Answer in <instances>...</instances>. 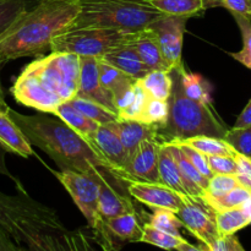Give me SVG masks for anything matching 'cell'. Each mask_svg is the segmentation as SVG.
<instances>
[{
    "instance_id": "obj_1",
    "label": "cell",
    "mask_w": 251,
    "mask_h": 251,
    "mask_svg": "<svg viewBox=\"0 0 251 251\" xmlns=\"http://www.w3.org/2000/svg\"><path fill=\"white\" fill-rule=\"evenodd\" d=\"M10 114L29 142L46 152L61 171L87 174L108 171L119 180L130 181L127 176L110 163L85 135L69 126L60 118H51L48 113L25 115L14 109H10Z\"/></svg>"
},
{
    "instance_id": "obj_2",
    "label": "cell",
    "mask_w": 251,
    "mask_h": 251,
    "mask_svg": "<svg viewBox=\"0 0 251 251\" xmlns=\"http://www.w3.org/2000/svg\"><path fill=\"white\" fill-rule=\"evenodd\" d=\"M78 11V0H41L0 34V65L50 51L51 41L69 29Z\"/></svg>"
},
{
    "instance_id": "obj_3",
    "label": "cell",
    "mask_w": 251,
    "mask_h": 251,
    "mask_svg": "<svg viewBox=\"0 0 251 251\" xmlns=\"http://www.w3.org/2000/svg\"><path fill=\"white\" fill-rule=\"evenodd\" d=\"M0 205L4 212V228L20 249L76 250L85 249L71 234L55 213L32 200L25 189L11 196L0 193Z\"/></svg>"
},
{
    "instance_id": "obj_4",
    "label": "cell",
    "mask_w": 251,
    "mask_h": 251,
    "mask_svg": "<svg viewBox=\"0 0 251 251\" xmlns=\"http://www.w3.org/2000/svg\"><path fill=\"white\" fill-rule=\"evenodd\" d=\"M172 75L173 90L169 98V118L166 126L158 130L161 141H181L201 135L225 139L229 129L217 115L212 103L206 104L189 98L183 91L178 69H174Z\"/></svg>"
},
{
    "instance_id": "obj_5",
    "label": "cell",
    "mask_w": 251,
    "mask_h": 251,
    "mask_svg": "<svg viewBox=\"0 0 251 251\" xmlns=\"http://www.w3.org/2000/svg\"><path fill=\"white\" fill-rule=\"evenodd\" d=\"M80 11L70 28L102 27L135 33L162 16L149 0H78Z\"/></svg>"
},
{
    "instance_id": "obj_6",
    "label": "cell",
    "mask_w": 251,
    "mask_h": 251,
    "mask_svg": "<svg viewBox=\"0 0 251 251\" xmlns=\"http://www.w3.org/2000/svg\"><path fill=\"white\" fill-rule=\"evenodd\" d=\"M53 172L61 185L70 194L75 205L80 208L82 215L87 220L88 226L95 230L97 234L98 243L103 249H113L112 234L108 229L105 221L103 220L98 208L100 202V179L105 174H112L108 171H102L98 174L80 173L74 171H60Z\"/></svg>"
},
{
    "instance_id": "obj_7",
    "label": "cell",
    "mask_w": 251,
    "mask_h": 251,
    "mask_svg": "<svg viewBox=\"0 0 251 251\" xmlns=\"http://www.w3.org/2000/svg\"><path fill=\"white\" fill-rule=\"evenodd\" d=\"M135 33L102 27L70 28L51 41L50 51H66L78 56L102 58L108 51L131 43Z\"/></svg>"
},
{
    "instance_id": "obj_8",
    "label": "cell",
    "mask_w": 251,
    "mask_h": 251,
    "mask_svg": "<svg viewBox=\"0 0 251 251\" xmlns=\"http://www.w3.org/2000/svg\"><path fill=\"white\" fill-rule=\"evenodd\" d=\"M81 60L80 56L66 51H50L36 59L22 71L36 76L49 91L64 100L75 97L78 90Z\"/></svg>"
},
{
    "instance_id": "obj_9",
    "label": "cell",
    "mask_w": 251,
    "mask_h": 251,
    "mask_svg": "<svg viewBox=\"0 0 251 251\" xmlns=\"http://www.w3.org/2000/svg\"><path fill=\"white\" fill-rule=\"evenodd\" d=\"M176 213L183 227L202 244H210L220 237L215 210L201 198L184 195L183 203Z\"/></svg>"
},
{
    "instance_id": "obj_10",
    "label": "cell",
    "mask_w": 251,
    "mask_h": 251,
    "mask_svg": "<svg viewBox=\"0 0 251 251\" xmlns=\"http://www.w3.org/2000/svg\"><path fill=\"white\" fill-rule=\"evenodd\" d=\"M10 92L20 104L48 114H53L55 108L65 102L58 95L49 91L36 76L25 71H21L17 76Z\"/></svg>"
},
{
    "instance_id": "obj_11",
    "label": "cell",
    "mask_w": 251,
    "mask_h": 251,
    "mask_svg": "<svg viewBox=\"0 0 251 251\" xmlns=\"http://www.w3.org/2000/svg\"><path fill=\"white\" fill-rule=\"evenodd\" d=\"M188 17L162 15L151 25L158 37L159 46L167 63L176 69L183 64V41Z\"/></svg>"
},
{
    "instance_id": "obj_12",
    "label": "cell",
    "mask_w": 251,
    "mask_h": 251,
    "mask_svg": "<svg viewBox=\"0 0 251 251\" xmlns=\"http://www.w3.org/2000/svg\"><path fill=\"white\" fill-rule=\"evenodd\" d=\"M127 193L139 202L151 208H164L173 212L180 208L184 195L169 186L161 183H150V181L130 180L127 183Z\"/></svg>"
},
{
    "instance_id": "obj_13",
    "label": "cell",
    "mask_w": 251,
    "mask_h": 251,
    "mask_svg": "<svg viewBox=\"0 0 251 251\" xmlns=\"http://www.w3.org/2000/svg\"><path fill=\"white\" fill-rule=\"evenodd\" d=\"M161 145L159 139L145 140L130 154L125 164V171L131 180L159 183L158 159Z\"/></svg>"
},
{
    "instance_id": "obj_14",
    "label": "cell",
    "mask_w": 251,
    "mask_h": 251,
    "mask_svg": "<svg viewBox=\"0 0 251 251\" xmlns=\"http://www.w3.org/2000/svg\"><path fill=\"white\" fill-rule=\"evenodd\" d=\"M81 69L76 96L87 98L118 114L112 93L103 87L100 77V60L95 56H80ZM119 115V114H118Z\"/></svg>"
},
{
    "instance_id": "obj_15",
    "label": "cell",
    "mask_w": 251,
    "mask_h": 251,
    "mask_svg": "<svg viewBox=\"0 0 251 251\" xmlns=\"http://www.w3.org/2000/svg\"><path fill=\"white\" fill-rule=\"evenodd\" d=\"M11 108L7 105L0 82V146L7 152L24 158L33 156L32 144L27 139L21 127L16 124L10 114Z\"/></svg>"
},
{
    "instance_id": "obj_16",
    "label": "cell",
    "mask_w": 251,
    "mask_h": 251,
    "mask_svg": "<svg viewBox=\"0 0 251 251\" xmlns=\"http://www.w3.org/2000/svg\"><path fill=\"white\" fill-rule=\"evenodd\" d=\"M86 137L110 163L114 164L120 172H123L131 180L129 174L125 171V164L129 158V154L114 130L110 129L108 125H100L95 131L86 135Z\"/></svg>"
},
{
    "instance_id": "obj_17",
    "label": "cell",
    "mask_w": 251,
    "mask_h": 251,
    "mask_svg": "<svg viewBox=\"0 0 251 251\" xmlns=\"http://www.w3.org/2000/svg\"><path fill=\"white\" fill-rule=\"evenodd\" d=\"M130 44L136 49L142 63L147 66L150 71L173 70L171 65L167 63L166 59H164L161 46H159L158 37H157V33L151 26L136 32L134 39H132Z\"/></svg>"
},
{
    "instance_id": "obj_18",
    "label": "cell",
    "mask_w": 251,
    "mask_h": 251,
    "mask_svg": "<svg viewBox=\"0 0 251 251\" xmlns=\"http://www.w3.org/2000/svg\"><path fill=\"white\" fill-rule=\"evenodd\" d=\"M114 130L122 140L127 154H131L140 144L149 139H159L158 127L140 120L119 119L105 124Z\"/></svg>"
},
{
    "instance_id": "obj_19",
    "label": "cell",
    "mask_w": 251,
    "mask_h": 251,
    "mask_svg": "<svg viewBox=\"0 0 251 251\" xmlns=\"http://www.w3.org/2000/svg\"><path fill=\"white\" fill-rule=\"evenodd\" d=\"M109 178H115V176L108 173L100 179L98 208L103 220L105 221L108 218L118 217L125 213L136 212L132 201L126 195L120 193L118 189H115V186L109 181Z\"/></svg>"
},
{
    "instance_id": "obj_20",
    "label": "cell",
    "mask_w": 251,
    "mask_h": 251,
    "mask_svg": "<svg viewBox=\"0 0 251 251\" xmlns=\"http://www.w3.org/2000/svg\"><path fill=\"white\" fill-rule=\"evenodd\" d=\"M98 59L119 69L120 71L131 76L135 80H140L150 71L147 66L142 63L136 49L130 43L113 49V50L104 54L102 58Z\"/></svg>"
},
{
    "instance_id": "obj_21",
    "label": "cell",
    "mask_w": 251,
    "mask_h": 251,
    "mask_svg": "<svg viewBox=\"0 0 251 251\" xmlns=\"http://www.w3.org/2000/svg\"><path fill=\"white\" fill-rule=\"evenodd\" d=\"M158 173L159 183L174 189L180 194H188L183 179H181L178 162L174 156L173 147L169 142H162L161 149H159Z\"/></svg>"
},
{
    "instance_id": "obj_22",
    "label": "cell",
    "mask_w": 251,
    "mask_h": 251,
    "mask_svg": "<svg viewBox=\"0 0 251 251\" xmlns=\"http://www.w3.org/2000/svg\"><path fill=\"white\" fill-rule=\"evenodd\" d=\"M173 147L174 156H176V162H178L179 169H180L181 179H183V183L185 185L186 191H188V195L194 196V198H201L205 191V189L207 188L208 184V178H206L190 161H189L188 157L184 154V152L181 151L180 147L178 145H176L174 142H169Z\"/></svg>"
},
{
    "instance_id": "obj_23",
    "label": "cell",
    "mask_w": 251,
    "mask_h": 251,
    "mask_svg": "<svg viewBox=\"0 0 251 251\" xmlns=\"http://www.w3.org/2000/svg\"><path fill=\"white\" fill-rule=\"evenodd\" d=\"M176 69L180 73V80L184 93L189 98L196 100V102L211 104L212 103V100H211L212 86H211V83L199 74L189 73L185 69L184 63Z\"/></svg>"
},
{
    "instance_id": "obj_24",
    "label": "cell",
    "mask_w": 251,
    "mask_h": 251,
    "mask_svg": "<svg viewBox=\"0 0 251 251\" xmlns=\"http://www.w3.org/2000/svg\"><path fill=\"white\" fill-rule=\"evenodd\" d=\"M173 71V70H172ZM172 71L151 70L139 82L146 90L150 97L168 100L173 90V75Z\"/></svg>"
},
{
    "instance_id": "obj_25",
    "label": "cell",
    "mask_w": 251,
    "mask_h": 251,
    "mask_svg": "<svg viewBox=\"0 0 251 251\" xmlns=\"http://www.w3.org/2000/svg\"><path fill=\"white\" fill-rule=\"evenodd\" d=\"M136 212L125 213L118 217L105 220L110 234L119 238L120 240H139L141 237L142 227L140 226Z\"/></svg>"
},
{
    "instance_id": "obj_26",
    "label": "cell",
    "mask_w": 251,
    "mask_h": 251,
    "mask_svg": "<svg viewBox=\"0 0 251 251\" xmlns=\"http://www.w3.org/2000/svg\"><path fill=\"white\" fill-rule=\"evenodd\" d=\"M53 114L55 117L60 118L63 122H65L69 126H71L73 129H75L76 131H78L82 135H88L91 132L95 131L100 124H97L96 122L91 120L90 118H87L86 115H83L80 110L76 109L73 104H71L69 100L61 103L59 107L55 108V110L53 112Z\"/></svg>"
},
{
    "instance_id": "obj_27",
    "label": "cell",
    "mask_w": 251,
    "mask_h": 251,
    "mask_svg": "<svg viewBox=\"0 0 251 251\" xmlns=\"http://www.w3.org/2000/svg\"><path fill=\"white\" fill-rule=\"evenodd\" d=\"M152 6L166 15L193 17L205 11L202 0H149Z\"/></svg>"
},
{
    "instance_id": "obj_28",
    "label": "cell",
    "mask_w": 251,
    "mask_h": 251,
    "mask_svg": "<svg viewBox=\"0 0 251 251\" xmlns=\"http://www.w3.org/2000/svg\"><path fill=\"white\" fill-rule=\"evenodd\" d=\"M180 141V140H178ZM181 142L198 150L206 156H235L238 153L225 139L215 136H195L181 140Z\"/></svg>"
},
{
    "instance_id": "obj_29",
    "label": "cell",
    "mask_w": 251,
    "mask_h": 251,
    "mask_svg": "<svg viewBox=\"0 0 251 251\" xmlns=\"http://www.w3.org/2000/svg\"><path fill=\"white\" fill-rule=\"evenodd\" d=\"M249 225L251 220L242 206L216 212V226L220 235L235 234Z\"/></svg>"
},
{
    "instance_id": "obj_30",
    "label": "cell",
    "mask_w": 251,
    "mask_h": 251,
    "mask_svg": "<svg viewBox=\"0 0 251 251\" xmlns=\"http://www.w3.org/2000/svg\"><path fill=\"white\" fill-rule=\"evenodd\" d=\"M98 60H100V82H102L103 87H104L105 90H108L112 93L113 98H114L118 93L124 91L125 88L131 86L132 83L136 81L135 78H132L131 76L126 75L125 73L120 71L119 69L104 63V61L100 60V59H98Z\"/></svg>"
},
{
    "instance_id": "obj_31",
    "label": "cell",
    "mask_w": 251,
    "mask_h": 251,
    "mask_svg": "<svg viewBox=\"0 0 251 251\" xmlns=\"http://www.w3.org/2000/svg\"><path fill=\"white\" fill-rule=\"evenodd\" d=\"M69 102L74 105L77 110H80L83 115L90 118L91 120L96 122L100 125L109 124V123L114 122V120L119 119V115L113 113L112 110L107 109L103 105L98 104V103L93 102V100H87V98L80 97V96H75L71 98Z\"/></svg>"
},
{
    "instance_id": "obj_32",
    "label": "cell",
    "mask_w": 251,
    "mask_h": 251,
    "mask_svg": "<svg viewBox=\"0 0 251 251\" xmlns=\"http://www.w3.org/2000/svg\"><path fill=\"white\" fill-rule=\"evenodd\" d=\"M140 242L147 243V244L154 245V247L162 248V249L178 250V248L184 242H186V239L183 237H176V235L163 232V230L153 227L150 222H146L142 226Z\"/></svg>"
},
{
    "instance_id": "obj_33",
    "label": "cell",
    "mask_w": 251,
    "mask_h": 251,
    "mask_svg": "<svg viewBox=\"0 0 251 251\" xmlns=\"http://www.w3.org/2000/svg\"><path fill=\"white\" fill-rule=\"evenodd\" d=\"M169 118V100H158V98L150 97L146 103L142 117L140 122H144L146 124L154 125V126L162 129L166 126Z\"/></svg>"
},
{
    "instance_id": "obj_34",
    "label": "cell",
    "mask_w": 251,
    "mask_h": 251,
    "mask_svg": "<svg viewBox=\"0 0 251 251\" xmlns=\"http://www.w3.org/2000/svg\"><path fill=\"white\" fill-rule=\"evenodd\" d=\"M232 16L234 17L235 22L240 29L243 48L239 51L230 53V55L233 59L243 64L245 68L251 70V17L239 14H233Z\"/></svg>"
},
{
    "instance_id": "obj_35",
    "label": "cell",
    "mask_w": 251,
    "mask_h": 251,
    "mask_svg": "<svg viewBox=\"0 0 251 251\" xmlns=\"http://www.w3.org/2000/svg\"><path fill=\"white\" fill-rule=\"evenodd\" d=\"M250 198L251 191L248 190L244 186L238 185L235 186L233 190H230L229 193L221 196V198L211 199V200H203L202 199V200L205 201L206 203H208V205L215 210V212H218V211L228 210V208L240 207V206L244 205Z\"/></svg>"
},
{
    "instance_id": "obj_36",
    "label": "cell",
    "mask_w": 251,
    "mask_h": 251,
    "mask_svg": "<svg viewBox=\"0 0 251 251\" xmlns=\"http://www.w3.org/2000/svg\"><path fill=\"white\" fill-rule=\"evenodd\" d=\"M239 185L238 179L235 176H228V174H213L208 179L207 188L203 191L201 199L203 200H211L226 195L230 190Z\"/></svg>"
},
{
    "instance_id": "obj_37",
    "label": "cell",
    "mask_w": 251,
    "mask_h": 251,
    "mask_svg": "<svg viewBox=\"0 0 251 251\" xmlns=\"http://www.w3.org/2000/svg\"><path fill=\"white\" fill-rule=\"evenodd\" d=\"M150 223L153 227L169 233L172 235L181 237L180 228L183 227V223L179 220L176 212L171 210H164V208H154L153 213L150 216Z\"/></svg>"
},
{
    "instance_id": "obj_38",
    "label": "cell",
    "mask_w": 251,
    "mask_h": 251,
    "mask_svg": "<svg viewBox=\"0 0 251 251\" xmlns=\"http://www.w3.org/2000/svg\"><path fill=\"white\" fill-rule=\"evenodd\" d=\"M25 11L26 0H0V34L4 33Z\"/></svg>"
},
{
    "instance_id": "obj_39",
    "label": "cell",
    "mask_w": 251,
    "mask_h": 251,
    "mask_svg": "<svg viewBox=\"0 0 251 251\" xmlns=\"http://www.w3.org/2000/svg\"><path fill=\"white\" fill-rule=\"evenodd\" d=\"M225 140L238 152L251 158V126L228 130Z\"/></svg>"
},
{
    "instance_id": "obj_40",
    "label": "cell",
    "mask_w": 251,
    "mask_h": 251,
    "mask_svg": "<svg viewBox=\"0 0 251 251\" xmlns=\"http://www.w3.org/2000/svg\"><path fill=\"white\" fill-rule=\"evenodd\" d=\"M150 95L146 92L144 87H142L141 83L139 82V80H136L135 82V95L134 100H132L131 104L126 108V109L123 110L119 114V118L122 119H131V120H140L142 117V113H144L145 107H146V103L149 100Z\"/></svg>"
},
{
    "instance_id": "obj_41",
    "label": "cell",
    "mask_w": 251,
    "mask_h": 251,
    "mask_svg": "<svg viewBox=\"0 0 251 251\" xmlns=\"http://www.w3.org/2000/svg\"><path fill=\"white\" fill-rule=\"evenodd\" d=\"M205 9L225 7L230 14L245 15L251 17V0H202Z\"/></svg>"
},
{
    "instance_id": "obj_42",
    "label": "cell",
    "mask_w": 251,
    "mask_h": 251,
    "mask_svg": "<svg viewBox=\"0 0 251 251\" xmlns=\"http://www.w3.org/2000/svg\"><path fill=\"white\" fill-rule=\"evenodd\" d=\"M169 142H174L176 145H178V146L181 149V151L184 152V154L188 157L189 161H190L191 163H193L194 166H195L196 168H198L199 171H200L201 173L206 176V178L210 179L211 176H213L212 171H211V168H210V164H208V159H207V156H206V154L201 153V152L198 151V150L193 149L191 146H189V145L184 144V142H181V141H178V140H174V141H169Z\"/></svg>"
},
{
    "instance_id": "obj_43",
    "label": "cell",
    "mask_w": 251,
    "mask_h": 251,
    "mask_svg": "<svg viewBox=\"0 0 251 251\" xmlns=\"http://www.w3.org/2000/svg\"><path fill=\"white\" fill-rule=\"evenodd\" d=\"M200 251H244V247L240 244L239 239L235 234L220 235L210 244L199 245Z\"/></svg>"
},
{
    "instance_id": "obj_44",
    "label": "cell",
    "mask_w": 251,
    "mask_h": 251,
    "mask_svg": "<svg viewBox=\"0 0 251 251\" xmlns=\"http://www.w3.org/2000/svg\"><path fill=\"white\" fill-rule=\"evenodd\" d=\"M207 159L213 174H237L238 164L235 156H207Z\"/></svg>"
},
{
    "instance_id": "obj_45",
    "label": "cell",
    "mask_w": 251,
    "mask_h": 251,
    "mask_svg": "<svg viewBox=\"0 0 251 251\" xmlns=\"http://www.w3.org/2000/svg\"><path fill=\"white\" fill-rule=\"evenodd\" d=\"M238 164V172L235 174L239 185L251 191V158L242 153L235 154Z\"/></svg>"
},
{
    "instance_id": "obj_46",
    "label": "cell",
    "mask_w": 251,
    "mask_h": 251,
    "mask_svg": "<svg viewBox=\"0 0 251 251\" xmlns=\"http://www.w3.org/2000/svg\"><path fill=\"white\" fill-rule=\"evenodd\" d=\"M251 126V100L248 102L247 107L243 109V112L240 113L239 117L235 120L233 127L235 129H242V127H248Z\"/></svg>"
},
{
    "instance_id": "obj_47",
    "label": "cell",
    "mask_w": 251,
    "mask_h": 251,
    "mask_svg": "<svg viewBox=\"0 0 251 251\" xmlns=\"http://www.w3.org/2000/svg\"><path fill=\"white\" fill-rule=\"evenodd\" d=\"M21 250L19 248V245L11 239L9 234L6 233V230L4 228L0 227V251H16Z\"/></svg>"
},
{
    "instance_id": "obj_48",
    "label": "cell",
    "mask_w": 251,
    "mask_h": 251,
    "mask_svg": "<svg viewBox=\"0 0 251 251\" xmlns=\"http://www.w3.org/2000/svg\"><path fill=\"white\" fill-rule=\"evenodd\" d=\"M6 153H7V152L5 151V150L2 149L1 146H0V174H2V176H7V178H10V179H12V180L16 181V185H17V188H19V189H24V188H22L21 184H20V181L17 180V179L15 178V176H12L11 173H10L9 169H7L6 162H5V154H6Z\"/></svg>"
},
{
    "instance_id": "obj_49",
    "label": "cell",
    "mask_w": 251,
    "mask_h": 251,
    "mask_svg": "<svg viewBox=\"0 0 251 251\" xmlns=\"http://www.w3.org/2000/svg\"><path fill=\"white\" fill-rule=\"evenodd\" d=\"M178 251H200V249H199V247L191 245L190 243L186 240V242H184L183 244L178 248Z\"/></svg>"
},
{
    "instance_id": "obj_50",
    "label": "cell",
    "mask_w": 251,
    "mask_h": 251,
    "mask_svg": "<svg viewBox=\"0 0 251 251\" xmlns=\"http://www.w3.org/2000/svg\"><path fill=\"white\" fill-rule=\"evenodd\" d=\"M242 207H243V210L245 211V213H247V215L249 216V218L251 220V198L247 201V202L244 203V205L242 206Z\"/></svg>"
},
{
    "instance_id": "obj_51",
    "label": "cell",
    "mask_w": 251,
    "mask_h": 251,
    "mask_svg": "<svg viewBox=\"0 0 251 251\" xmlns=\"http://www.w3.org/2000/svg\"><path fill=\"white\" fill-rule=\"evenodd\" d=\"M0 70H1V65H0ZM0 82H1V80H0Z\"/></svg>"
}]
</instances>
